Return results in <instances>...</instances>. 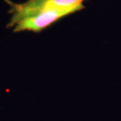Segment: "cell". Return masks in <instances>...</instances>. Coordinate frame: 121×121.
Returning <instances> with one entry per match:
<instances>
[{"label":"cell","instance_id":"7a4b0ae2","mask_svg":"<svg viewBox=\"0 0 121 121\" xmlns=\"http://www.w3.org/2000/svg\"><path fill=\"white\" fill-rule=\"evenodd\" d=\"M44 4L50 5L55 8L73 10L75 12L84 8L82 2L84 0H39Z\"/></svg>","mask_w":121,"mask_h":121},{"label":"cell","instance_id":"6da1fadb","mask_svg":"<svg viewBox=\"0 0 121 121\" xmlns=\"http://www.w3.org/2000/svg\"><path fill=\"white\" fill-rule=\"evenodd\" d=\"M10 6L11 20L8 27H14L15 32L32 31L40 32L63 17L75 13L73 10L55 8L39 0H28L23 4H14L5 0Z\"/></svg>","mask_w":121,"mask_h":121}]
</instances>
